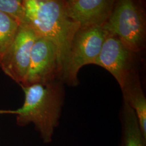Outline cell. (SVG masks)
<instances>
[{
	"mask_svg": "<svg viewBox=\"0 0 146 146\" xmlns=\"http://www.w3.org/2000/svg\"><path fill=\"white\" fill-rule=\"evenodd\" d=\"M21 87L25 94L22 106L16 110H0V114H15L17 124L21 126L33 123L43 142L50 143L61 115L64 102L62 86L57 80Z\"/></svg>",
	"mask_w": 146,
	"mask_h": 146,
	"instance_id": "cell-1",
	"label": "cell"
},
{
	"mask_svg": "<svg viewBox=\"0 0 146 146\" xmlns=\"http://www.w3.org/2000/svg\"><path fill=\"white\" fill-rule=\"evenodd\" d=\"M23 4L24 23L56 48L62 80L73 38L80 26L68 18L63 1L23 0Z\"/></svg>",
	"mask_w": 146,
	"mask_h": 146,
	"instance_id": "cell-2",
	"label": "cell"
},
{
	"mask_svg": "<svg viewBox=\"0 0 146 146\" xmlns=\"http://www.w3.org/2000/svg\"><path fill=\"white\" fill-rule=\"evenodd\" d=\"M102 28L107 33L117 37L131 52H139L145 45V13L137 1H115L113 10Z\"/></svg>",
	"mask_w": 146,
	"mask_h": 146,
	"instance_id": "cell-3",
	"label": "cell"
},
{
	"mask_svg": "<svg viewBox=\"0 0 146 146\" xmlns=\"http://www.w3.org/2000/svg\"><path fill=\"white\" fill-rule=\"evenodd\" d=\"M107 34L102 27L80 28L73 38L62 80L75 86L83 66L94 64Z\"/></svg>",
	"mask_w": 146,
	"mask_h": 146,
	"instance_id": "cell-4",
	"label": "cell"
},
{
	"mask_svg": "<svg viewBox=\"0 0 146 146\" xmlns=\"http://www.w3.org/2000/svg\"><path fill=\"white\" fill-rule=\"evenodd\" d=\"M38 37L28 24L21 23L13 42L0 61L2 71L20 85L24 82L29 65L31 49Z\"/></svg>",
	"mask_w": 146,
	"mask_h": 146,
	"instance_id": "cell-5",
	"label": "cell"
},
{
	"mask_svg": "<svg viewBox=\"0 0 146 146\" xmlns=\"http://www.w3.org/2000/svg\"><path fill=\"white\" fill-rule=\"evenodd\" d=\"M61 80L58 52L52 42L38 37L31 49L30 62L24 82L20 86L50 83Z\"/></svg>",
	"mask_w": 146,
	"mask_h": 146,
	"instance_id": "cell-6",
	"label": "cell"
},
{
	"mask_svg": "<svg viewBox=\"0 0 146 146\" xmlns=\"http://www.w3.org/2000/svg\"><path fill=\"white\" fill-rule=\"evenodd\" d=\"M133 54L117 37L107 33L94 64L110 72L121 88L127 78L135 70L133 69Z\"/></svg>",
	"mask_w": 146,
	"mask_h": 146,
	"instance_id": "cell-7",
	"label": "cell"
},
{
	"mask_svg": "<svg viewBox=\"0 0 146 146\" xmlns=\"http://www.w3.org/2000/svg\"><path fill=\"white\" fill-rule=\"evenodd\" d=\"M115 3L113 0L63 1L66 15L79 24L80 28L102 26L110 15Z\"/></svg>",
	"mask_w": 146,
	"mask_h": 146,
	"instance_id": "cell-8",
	"label": "cell"
},
{
	"mask_svg": "<svg viewBox=\"0 0 146 146\" xmlns=\"http://www.w3.org/2000/svg\"><path fill=\"white\" fill-rule=\"evenodd\" d=\"M121 89L123 99L135 111L141 131L146 137V99L138 73L134 70L131 73Z\"/></svg>",
	"mask_w": 146,
	"mask_h": 146,
	"instance_id": "cell-9",
	"label": "cell"
},
{
	"mask_svg": "<svg viewBox=\"0 0 146 146\" xmlns=\"http://www.w3.org/2000/svg\"><path fill=\"white\" fill-rule=\"evenodd\" d=\"M120 117L121 126L120 146H146V137L141 131L135 113L123 99Z\"/></svg>",
	"mask_w": 146,
	"mask_h": 146,
	"instance_id": "cell-10",
	"label": "cell"
},
{
	"mask_svg": "<svg viewBox=\"0 0 146 146\" xmlns=\"http://www.w3.org/2000/svg\"><path fill=\"white\" fill-rule=\"evenodd\" d=\"M20 24L0 12V61L11 46Z\"/></svg>",
	"mask_w": 146,
	"mask_h": 146,
	"instance_id": "cell-11",
	"label": "cell"
},
{
	"mask_svg": "<svg viewBox=\"0 0 146 146\" xmlns=\"http://www.w3.org/2000/svg\"><path fill=\"white\" fill-rule=\"evenodd\" d=\"M0 12L11 17L20 24L24 23L23 0H0Z\"/></svg>",
	"mask_w": 146,
	"mask_h": 146,
	"instance_id": "cell-12",
	"label": "cell"
}]
</instances>
